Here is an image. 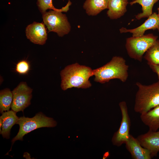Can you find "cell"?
I'll list each match as a JSON object with an SVG mask.
<instances>
[{
	"label": "cell",
	"instance_id": "cell-18",
	"mask_svg": "<svg viewBox=\"0 0 159 159\" xmlns=\"http://www.w3.org/2000/svg\"><path fill=\"white\" fill-rule=\"evenodd\" d=\"M13 96L12 92L8 88L1 90L0 92V112L9 111L11 107Z\"/></svg>",
	"mask_w": 159,
	"mask_h": 159
},
{
	"label": "cell",
	"instance_id": "cell-15",
	"mask_svg": "<svg viewBox=\"0 0 159 159\" xmlns=\"http://www.w3.org/2000/svg\"><path fill=\"white\" fill-rule=\"evenodd\" d=\"M142 121L149 128V130L156 131L159 129V105L148 111L141 114Z\"/></svg>",
	"mask_w": 159,
	"mask_h": 159
},
{
	"label": "cell",
	"instance_id": "cell-1",
	"mask_svg": "<svg viewBox=\"0 0 159 159\" xmlns=\"http://www.w3.org/2000/svg\"><path fill=\"white\" fill-rule=\"evenodd\" d=\"M60 74L61 87L65 90L73 87L85 89L90 87L89 79L93 73L90 67L76 63L66 66L61 71Z\"/></svg>",
	"mask_w": 159,
	"mask_h": 159
},
{
	"label": "cell",
	"instance_id": "cell-13",
	"mask_svg": "<svg viewBox=\"0 0 159 159\" xmlns=\"http://www.w3.org/2000/svg\"><path fill=\"white\" fill-rule=\"evenodd\" d=\"M128 0H108L107 12L111 19H116L123 16L127 11Z\"/></svg>",
	"mask_w": 159,
	"mask_h": 159
},
{
	"label": "cell",
	"instance_id": "cell-9",
	"mask_svg": "<svg viewBox=\"0 0 159 159\" xmlns=\"http://www.w3.org/2000/svg\"><path fill=\"white\" fill-rule=\"evenodd\" d=\"M43 23L34 22L28 25L25 31L27 38L35 44H44L47 39V31Z\"/></svg>",
	"mask_w": 159,
	"mask_h": 159
},
{
	"label": "cell",
	"instance_id": "cell-21",
	"mask_svg": "<svg viewBox=\"0 0 159 159\" xmlns=\"http://www.w3.org/2000/svg\"><path fill=\"white\" fill-rule=\"evenodd\" d=\"M30 65L26 60H22L19 62L16 65V70L21 74L27 73L29 70Z\"/></svg>",
	"mask_w": 159,
	"mask_h": 159
},
{
	"label": "cell",
	"instance_id": "cell-22",
	"mask_svg": "<svg viewBox=\"0 0 159 159\" xmlns=\"http://www.w3.org/2000/svg\"><path fill=\"white\" fill-rule=\"evenodd\" d=\"M149 66L152 70L157 74L159 80V65L151 64Z\"/></svg>",
	"mask_w": 159,
	"mask_h": 159
},
{
	"label": "cell",
	"instance_id": "cell-11",
	"mask_svg": "<svg viewBox=\"0 0 159 159\" xmlns=\"http://www.w3.org/2000/svg\"><path fill=\"white\" fill-rule=\"evenodd\" d=\"M142 24L134 29H127L122 27L120 29V33L130 32L132 34V36L140 37L144 35V33L149 29H158L159 32V19L158 14L154 12Z\"/></svg>",
	"mask_w": 159,
	"mask_h": 159
},
{
	"label": "cell",
	"instance_id": "cell-12",
	"mask_svg": "<svg viewBox=\"0 0 159 159\" xmlns=\"http://www.w3.org/2000/svg\"><path fill=\"white\" fill-rule=\"evenodd\" d=\"M126 149L134 159H150L152 157L150 151L143 147L137 138L130 135L125 143Z\"/></svg>",
	"mask_w": 159,
	"mask_h": 159
},
{
	"label": "cell",
	"instance_id": "cell-10",
	"mask_svg": "<svg viewBox=\"0 0 159 159\" xmlns=\"http://www.w3.org/2000/svg\"><path fill=\"white\" fill-rule=\"evenodd\" d=\"M137 138L141 146L150 151L152 158L157 155L159 152V130L153 131L149 130Z\"/></svg>",
	"mask_w": 159,
	"mask_h": 159
},
{
	"label": "cell",
	"instance_id": "cell-2",
	"mask_svg": "<svg viewBox=\"0 0 159 159\" xmlns=\"http://www.w3.org/2000/svg\"><path fill=\"white\" fill-rule=\"evenodd\" d=\"M128 67L123 57L114 56L105 65L93 70L94 81L104 83L111 80L117 79L125 82L128 77Z\"/></svg>",
	"mask_w": 159,
	"mask_h": 159
},
{
	"label": "cell",
	"instance_id": "cell-17",
	"mask_svg": "<svg viewBox=\"0 0 159 159\" xmlns=\"http://www.w3.org/2000/svg\"><path fill=\"white\" fill-rule=\"evenodd\" d=\"M159 0H135L130 2V4L132 6L138 3L142 6V12L138 13L135 16V18L138 20L148 17L153 14L152 9L154 4Z\"/></svg>",
	"mask_w": 159,
	"mask_h": 159
},
{
	"label": "cell",
	"instance_id": "cell-8",
	"mask_svg": "<svg viewBox=\"0 0 159 159\" xmlns=\"http://www.w3.org/2000/svg\"><path fill=\"white\" fill-rule=\"evenodd\" d=\"M32 89L25 82H21L12 91L13 101L11 106L12 110L16 112L22 111L31 104Z\"/></svg>",
	"mask_w": 159,
	"mask_h": 159
},
{
	"label": "cell",
	"instance_id": "cell-5",
	"mask_svg": "<svg viewBox=\"0 0 159 159\" xmlns=\"http://www.w3.org/2000/svg\"><path fill=\"white\" fill-rule=\"evenodd\" d=\"M158 37L152 34L140 37H132L126 39L125 47L129 56L141 62L143 54L157 40Z\"/></svg>",
	"mask_w": 159,
	"mask_h": 159
},
{
	"label": "cell",
	"instance_id": "cell-14",
	"mask_svg": "<svg viewBox=\"0 0 159 159\" xmlns=\"http://www.w3.org/2000/svg\"><path fill=\"white\" fill-rule=\"evenodd\" d=\"M16 112L11 110L3 112L0 117L2 119V125L0 132L3 137L9 139L10 137L11 130L12 126L16 124L19 117Z\"/></svg>",
	"mask_w": 159,
	"mask_h": 159
},
{
	"label": "cell",
	"instance_id": "cell-7",
	"mask_svg": "<svg viewBox=\"0 0 159 159\" xmlns=\"http://www.w3.org/2000/svg\"><path fill=\"white\" fill-rule=\"evenodd\" d=\"M119 106L121 113L122 120L119 128L114 133L112 139L113 144L118 147L125 144L128 140L130 135L131 125L126 103L125 101H122L119 103Z\"/></svg>",
	"mask_w": 159,
	"mask_h": 159
},
{
	"label": "cell",
	"instance_id": "cell-23",
	"mask_svg": "<svg viewBox=\"0 0 159 159\" xmlns=\"http://www.w3.org/2000/svg\"><path fill=\"white\" fill-rule=\"evenodd\" d=\"M157 10L158 11V14H157L159 19V7L158 8Z\"/></svg>",
	"mask_w": 159,
	"mask_h": 159
},
{
	"label": "cell",
	"instance_id": "cell-24",
	"mask_svg": "<svg viewBox=\"0 0 159 159\" xmlns=\"http://www.w3.org/2000/svg\"><path fill=\"white\" fill-rule=\"evenodd\" d=\"M132 1H134L135 0H132Z\"/></svg>",
	"mask_w": 159,
	"mask_h": 159
},
{
	"label": "cell",
	"instance_id": "cell-3",
	"mask_svg": "<svg viewBox=\"0 0 159 159\" xmlns=\"http://www.w3.org/2000/svg\"><path fill=\"white\" fill-rule=\"evenodd\" d=\"M136 84L138 90L135 95V112L141 114L159 105V80L148 85L138 82Z\"/></svg>",
	"mask_w": 159,
	"mask_h": 159
},
{
	"label": "cell",
	"instance_id": "cell-6",
	"mask_svg": "<svg viewBox=\"0 0 159 159\" xmlns=\"http://www.w3.org/2000/svg\"><path fill=\"white\" fill-rule=\"evenodd\" d=\"M62 12L64 10H50L42 14V18L44 24L47 26L49 32L57 33L62 37L67 34L70 31L71 26L65 14Z\"/></svg>",
	"mask_w": 159,
	"mask_h": 159
},
{
	"label": "cell",
	"instance_id": "cell-20",
	"mask_svg": "<svg viewBox=\"0 0 159 159\" xmlns=\"http://www.w3.org/2000/svg\"><path fill=\"white\" fill-rule=\"evenodd\" d=\"M37 4L40 11L43 14L48 9L56 11L64 10L67 12L69 10L72 3L70 0H68L66 5L60 9H57L54 7L52 4V0H37Z\"/></svg>",
	"mask_w": 159,
	"mask_h": 159
},
{
	"label": "cell",
	"instance_id": "cell-16",
	"mask_svg": "<svg viewBox=\"0 0 159 159\" xmlns=\"http://www.w3.org/2000/svg\"><path fill=\"white\" fill-rule=\"evenodd\" d=\"M108 1V0H86L83 7L88 15L95 16L107 9Z\"/></svg>",
	"mask_w": 159,
	"mask_h": 159
},
{
	"label": "cell",
	"instance_id": "cell-19",
	"mask_svg": "<svg viewBox=\"0 0 159 159\" xmlns=\"http://www.w3.org/2000/svg\"><path fill=\"white\" fill-rule=\"evenodd\" d=\"M145 53L144 58L149 65H159V40L157 39Z\"/></svg>",
	"mask_w": 159,
	"mask_h": 159
},
{
	"label": "cell",
	"instance_id": "cell-4",
	"mask_svg": "<svg viewBox=\"0 0 159 159\" xmlns=\"http://www.w3.org/2000/svg\"><path fill=\"white\" fill-rule=\"evenodd\" d=\"M16 124L19 125V129L17 135L12 140V145L17 140H22L24 135L33 130L43 127H54L57 122L53 118L39 112L32 118L24 116L19 117Z\"/></svg>",
	"mask_w": 159,
	"mask_h": 159
}]
</instances>
